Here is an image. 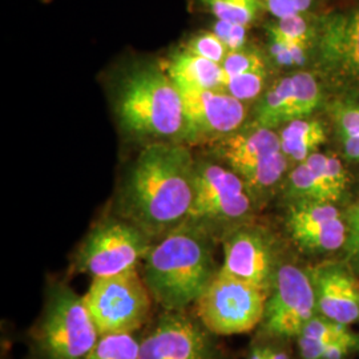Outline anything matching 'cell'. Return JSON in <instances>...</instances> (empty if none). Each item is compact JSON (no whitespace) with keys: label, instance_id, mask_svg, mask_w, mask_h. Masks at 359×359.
<instances>
[{"label":"cell","instance_id":"obj_35","mask_svg":"<svg viewBox=\"0 0 359 359\" xmlns=\"http://www.w3.org/2000/svg\"><path fill=\"white\" fill-rule=\"evenodd\" d=\"M248 359H265V354H264V348L262 345L261 346L252 347L250 353H249V357Z\"/></svg>","mask_w":359,"mask_h":359},{"label":"cell","instance_id":"obj_14","mask_svg":"<svg viewBox=\"0 0 359 359\" xmlns=\"http://www.w3.org/2000/svg\"><path fill=\"white\" fill-rule=\"evenodd\" d=\"M222 250L221 273L258 285L269 293L281 264L277 262L273 244L265 231L236 225L222 238Z\"/></svg>","mask_w":359,"mask_h":359},{"label":"cell","instance_id":"obj_23","mask_svg":"<svg viewBox=\"0 0 359 359\" xmlns=\"http://www.w3.org/2000/svg\"><path fill=\"white\" fill-rule=\"evenodd\" d=\"M140 339L136 333L100 335L87 359H139Z\"/></svg>","mask_w":359,"mask_h":359},{"label":"cell","instance_id":"obj_29","mask_svg":"<svg viewBox=\"0 0 359 359\" xmlns=\"http://www.w3.org/2000/svg\"><path fill=\"white\" fill-rule=\"evenodd\" d=\"M329 0H261L265 13L274 19L322 11Z\"/></svg>","mask_w":359,"mask_h":359},{"label":"cell","instance_id":"obj_9","mask_svg":"<svg viewBox=\"0 0 359 359\" xmlns=\"http://www.w3.org/2000/svg\"><path fill=\"white\" fill-rule=\"evenodd\" d=\"M253 203L244 181L231 168L208 160L196 161L188 219L213 231L224 226L231 229L250 215Z\"/></svg>","mask_w":359,"mask_h":359},{"label":"cell","instance_id":"obj_20","mask_svg":"<svg viewBox=\"0 0 359 359\" xmlns=\"http://www.w3.org/2000/svg\"><path fill=\"white\" fill-rule=\"evenodd\" d=\"M278 136L283 154L289 161L298 164L316 154V149L326 142V132L321 121L309 117L283 126Z\"/></svg>","mask_w":359,"mask_h":359},{"label":"cell","instance_id":"obj_13","mask_svg":"<svg viewBox=\"0 0 359 359\" xmlns=\"http://www.w3.org/2000/svg\"><path fill=\"white\" fill-rule=\"evenodd\" d=\"M179 90L187 121L185 142H218L243 128L246 118L244 102L224 90Z\"/></svg>","mask_w":359,"mask_h":359},{"label":"cell","instance_id":"obj_32","mask_svg":"<svg viewBox=\"0 0 359 359\" xmlns=\"http://www.w3.org/2000/svg\"><path fill=\"white\" fill-rule=\"evenodd\" d=\"M346 226L345 249L348 256L359 261V204L350 209L347 215Z\"/></svg>","mask_w":359,"mask_h":359},{"label":"cell","instance_id":"obj_18","mask_svg":"<svg viewBox=\"0 0 359 359\" xmlns=\"http://www.w3.org/2000/svg\"><path fill=\"white\" fill-rule=\"evenodd\" d=\"M317 311L322 317L342 325L359 320V287L354 277L345 268L327 265L310 273Z\"/></svg>","mask_w":359,"mask_h":359},{"label":"cell","instance_id":"obj_2","mask_svg":"<svg viewBox=\"0 0 359 359\" xmlns=\"http://www.w3.org/2000/svg\"><path fill=\"white\" fill-rule=\"evenodd\" d=\"M219 271L215 231L187 219L151 246L142 261V278L164 311L194 306Z\"/></svg>","mask_w":359,"mask_h":359},{"label":"cell","instance_id":"obj_6","mask_svg":"<svg viewBox=\"0 0 359 359\" xmlns=\"http://www.w3.org/2000/svg\"><path fill=\"white\" fill-rule=\"evenodd\" d=\"M216 154L222 164L243 179L253 200L273 191L283 181L289 164L278 133L256 124L218 140Z\"/></svg>","mask_w":359,"mask_h":359},{"label":"cell","instance_id":"obj_3","mask_svg":"<svg viewBox=\"0 0 359 359\" xmlns=\"http://www.w3.org/2000/svg\"><path fill=\"white\" fill-rule=\"evenodd\" d=\"M120 126L133 137L154 142H185L187 121L177 86L164 67L130 69L116 97Z\"/></svg>","mask_w":359,"mask_h":359},{"label":"cell","instance_id":"obj_25","mask_svg":"<svg viewBox=\"0 0 359 359\" xmlns=\"http://www.w3.org/2000/svg\"><path fill=\"white\" fill-rule=\"evenodd\" d=\"M225 80L229 77L241 75L253 71H268V62L264 53L248 46L237 51H231L221 63ZM225 84V83H224Z\"/></svg>","mask_w":359,"mask_h":359},{"label":"cell","instance_id":"obj_12","mask_svg":"<svg viewBox=\"0 0 359 359\" xmlns=\"http://www.w3.org/2000/svg\"><path fill=\"white\" fill-rule=\"evenodd\" d=\"M216 337L187 310L164 311L140 339L139 359H218Z\"/></svg>","mask_w":359,"mask_h":359},{"label":"cell","instance_id":"obj_7","mask_svg":"<svg viewBox=\"0 0 359 359\" xmlns=\"http://www.w3.org/2000/svg\"><path fill=\"white\" fill-rule=\"evenodd\" d=\"M154 240L128 219L104 218L86 236L75 255L77 273L92 278L139 269Z\"/></svg>","mask_w":359,"mask_h":359},{"label":"cell","instance_id":"obj_16","mask_svg":"<svg viewBox=\"0 0 359 359\" xmlns=\"http://www.w3.org/2000/svg\"><path fill=\"white\" fill-rule=\"evenodd\" d=\"M286 228L295 244L310 252H333L346 243V221L332 203L292 201Z\"/></svg>","mask_w":359,"mask_h":359},{"label":"cell","instance_id":"obj_10","mask_svg":"<svg viewBox=\"0 0 359 359\" xmlns=\"http://www.w3.org/2000/svg\"><path fill=\"white\" fill-rule=\"evenodd\" d=\"M313 48L329 74L359 83V0L327 1L318 13Z\"/></svg>","mask_w":359,"mask_h":359},{"label":"cell","instance_id":"obj_33","mask_svg":"<svg viewBox=\"0 0 359 359\" xmlns=\"http://www.w3.org/2000/svg\"><path fill=\"white\" fill-rule=\"evenodd\" d=\"M283 341L281 342H276V344H268V345H262L264 348V354L265 359H290L289 351L286 350V347L283 346Z\"/></svg>","mask_w":359,"mask_h":359},{"label":"cell","instance_id":"obj_17","mask_svg":"<svg viewBox=\"0 0 359 359\" xmlns=\"http://www.w3.org/2000/svg\"><path fill=\"white\" fill-rule=\"evenodd\" d=\"M346 170L333 156L313 154L289 173L286 194L290 201L337 204L346 192Z\"/></svg>","mask_w":359,"mask_h":359},{"label":"cell","instance_id":"obj_15","mask_svg":"<svg viewBox=\"0 0 359 359\" xmlns=\"http://www.w3.org/2000/svg\"><path fill=\"white\" fill-rule=\"evenodd\" d=\"M322 102L321 86L314 75L295 72L280 79L259 99L255 108L258 127L274 129L306 118Z\"/></svg>","mask_w":359,"mask_h":359},{"label":"cell","instance_id":"obj_11","mask_svg":"<svg viewBox=\"0 0 359 359\" xmlns=\"http://www.w3.org/2000/svg\"><path fill=\"white\" fill-rule=\"evenodd\" d=\"M316 311L317 301L310 274L292 264H281L261 322L264 332L277 339L297 338Z\"/></svg>","mask_w":359,"mask_h":359},{"label":"cell","instance_id":"obj_24","mask_svg":"<svg viewBox=\"0 0 359 359\" xmlns=\"http://www.w3.org/2000/svg\"><path fill=\"white\" fill-rule=\"evenodd\" d=\"M299 335L316 338L323 342H359L358 335L353 333L347 325L332 321L322 316H314L304 326Z\"/></svg>","mask_w":359,"mask_h":359},{"label":"cell","instance_id":"obj_31","mask_svg":"<svg viewBox=\"0 0 359 359\" xmlns=\"http://www.w3.org/2000/svg\"><path fill=\"white\" fill-rule=\"evenodd\" d=\"M337 124L342 139L359 137V105L341 109L337 116Z\"/></svg>","mask_w":359,"mask_h":359},{"label":"cell","instance_id":"obj_22","mask_svg":"<svg viewBox=\"0 0 359 359\" xmlns=\"http://www.w3.org/2000/svg\"><path fill=\"white\" fill-rule=\"evenodd\" d=\"M318 13H299L280 19H271L265 25L266 35L313 46L317 35Z\"/></svg>","mask_w":359,"mask_h":359},{"label":"cell","instance_id":"obj_28","mask_svg":"<svg viewBox=\"0 0 359 359\" xmlns=\"http://www.w3.org/2000/svg\"><path fill=\"white\" fill-rule=\"evenodd\" d=\"M184 48L218 65H221L226 55L231 52L217 35L210 29L194 34L192 38L185 43Z\"/></svg>","mask_w":359,"mask_h":359},{"label":"cell","instance_id":"obj_19","mask_svg":"<svg viewBox=\"0 0 359 359\" xmlns=\"http://www.w3.org/2000/svg\"><path fill=\"white\" fill-rule=\"evenodd\" d=\"M165 69L179 88L224 90L225 75L221 65L197 56L184 47L172 53Z\"/></svg>","mask_w":359,"mask_h":359},{"label":"cell","instance_id":"obj_27","mask_svg":"<svg viewBox=\"0 0 359 359\" xmlns=\"http://www.w3.org/2000/svg\"><path fill=\"white\" fill-rule=\"evenodd\" d=\"M268 36V47L273 60L281 67H299L308 59L313 46L304 43H293L276 36Z\"/></svg>","mask_w":359,"mask_h":359},{"label":"cell","instance_id":"obj_4","mask_svg":"<svg viewBox=\"0 0 359 359\" xmlns=\"http://www.w3.org/2000/svg\"><path fill=\"white\" fill-rule=\"evenodd\" d=\"M99 338L83 295L67 283H48L29 335L31 359H87Z\"/></svg>","mask_w":359,"mask_h":359},{"label":"cell","instance_id":"obj_1","mask_svg":"<svg viewBox=\"0 0 359 359\" xmlns=\"http://www.w3.org/2000/svg\"><path fill=\"white\" fill-rule=\"evenodd\" d=\"M196 160L177 142H154L142 149L117 197V216L152 240H160L189 217Z\"/></svg>","mask_w":359,"mask_h":359},{"label":"cell","instance_id":"obj_34","mask_svg":"<svg viewBox=\"0 0 359 359\" xmlns=\"http://www.w3.org/2000/svg\"><path fill=\"white\" fill-rule=\"evenodd\" d=\"M342 144H344V151L347 158L359 160V137L342 139Z\"/></svg>","mask_w":359,"mask_h":359},{"label":"cell","instance_id":"obj_5","mask_svg":"<svg viewBox=\"0 0 359 359\" xmlns=\"http://www.w3.org/2000/svg\"><path fill=\"white\" fill-rule=\"evenodd\" d=\"M83 298L100 335L136 333L149 320L154 302L139 269L92 278Z\"/></svg>","mask_w":359,"mask_h":359},{"label":"cell","instance_id":"obj_30","mask_svg":"<svg viewBox=\"0 0 359 359\" xmlns=\"http://www.w3.org/2000/svg\"><path fill=\"white\" fill-rule=\"evenodd\" d=\"M248 28L249 27L216 19L210 26V31L217 35L229 51H237L248 46Z\"/></svg>","mask_w":359,"mask_h":359},{"label":"cell","instance_id":"obj_8","mask_svg":"<svg viewBox=\"0 0 359 359\" xmlns=\"http://www.w3.org/2000/svg\"><path fill=\"white\" fill-rule=\"evenodd\" d=\"M268 295L258 285L218 271L196 302V316L217 337L249 333L261 325Z\"/></svg>","mask_w":359,"mask_h":359},{"label":"cell","instance_id":"obj_21","mask_svg":"<svg viewBox=\"0 0 359 359\" xmlns=\"http://www.w3.org/2000/svg\"><path fill=\"white\" fill-rule=\"evenodd\" d=\"M197 3L215 19L241 26L255 25L265 13L261 0H197Z\"/></svg>","mask_w":359,"mask_h":359},{"label":"cell","instance_id":"obj_26","mask_svg":"<svg viewBox=\"0 0 359 359\" xmlns=\"http://www.w3.org/2000/svg\"><path fill=\"white\" fill-rule=\"evenodd\" d=\"M268 80V71H253L225 80L224 92L241 102H250L257 99L265 88Z\"/></svg>","mask_w":359,"mask_h":359}]
</instances>
